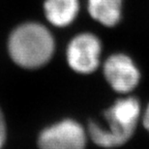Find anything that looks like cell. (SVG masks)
I'll use <instances>...</instances> for the list:
<instances>
[{"label":"cell","mask_w":149,"mask_h":149,"mask_svg":"<svg viewBox=\"0 0 149 149\" xmlns=\"http://www.w3.org/2000/svg\"><path fill=\"white\" fill-rule=\"evenodd\" d=\"M55 44L44 25L28 22L12 32L8 50L12 60L24 69H38L52 59Z\"/></svg>","instance_id":"cell-2"},{"label":"cell","mask_w":149,"mask_h":149,"mask_svg":"<svg viewBox=\"0 0 149 149\" xmlns=\"http://www.w3.org/2000/svg\"><path fill=\"white\" fill-rule=\"evenodd\" d=\"M142 123H143L144 128L146 129V131L149 133V105L145 109V111L143 113V117H142Z\"/></svg>","instance_id":"cell-9"},{"label":"cell","mask_w":149,"mask_h":149,"mask_svg":"<svg viewBox=\"0 0 149 149\" xmlns=\"http://www.w3.org/2000/svg\"><path fill=\"white\" fill-rule=\"evenodd\" d=\"M124 0H87L90 17L106 27H114L121 22Z\"/></svg>","instance_id":"cell-6"},{"label":"cell","mask_w":149,"mask_h":149,"mask_svg":"<svg viewBox=\"0 0 149 149\" xmlns=\"http://www.w3.org/2000/svg\"><path fill=\"white\" fill-rule=\"evenodd\" d=\"M87 133L82 125L72 118L62 119L41 131L39 149H85Z\"/></svg>","instance_id":"cell-3"},{"label":"cell","mask_w":149,"mask_h":149,"mask_svg":"<svg viewBox=\"0 0 149 149\" xmlns=\"http://www.w3.org/2000/svg\"><path fill=\"white\" fill-rule=\"evenodd\" d=\"M105 79L111 87L119 93H128L138 86L141 72L132 57L126 53H113L103 66Z\"/></svg>","instance_id":"cell-5"},{"label":"cell","mask_w":149,"mask_h":149,"mask_svg":"<svg viewBox=\"0 0 149 149\" xmlns=\"http://www.w3.org/2000/svg\"><path fill=\"white\" fill-rule=\"evenodd\" d=\"M7 139V126L4 114L0 109V149H3Z\"/></svg>","instance_id":"cell-8"},{"label":"cell","mask_w":149,"mask_h":149,"mask_svg":"<svg viewBox=\"0 0 149 149\" xmlns=\"http://www.w3.org/2000/svg\"><path fill=\"white\" fill-rule=\"evenodd\" d=\"M46 17L52 25L65 27L70 25L79 11V0H46L44 3Z\"/></svg>","instance_id":"cell-7"},{"label":"cell","mask_w":149,"mask_h":149,"mask_svg":"<svg viewBox=\"0 0 149 149\" xmlns=\"http://www.w3.org/2000/svg\"><path fill=\"white\" fill-rule=\"evenodd\" d=\"M141 105L135 97L117 100L104 112L107 126L91 121L87 135L95 144L103 148H114L125 144L136 131Z\"/></svg>","instance_id":"cell-1"},{"label":"cell","mask_w":149,"mask_h":149,"mask_svg":"<svg viewBox=\"0 0 149 149\" xmlns=\"http://www.w3.org/2000/svg\"><path fill=\"white\" fill-rule=\"evenodd\" d=\"M102 43L96 35L80 33L74 36L66 49L69 67L77 74H88L95 72L100 65Z\"/></svg>","instance_id":"cell-4"}]
</instances>
